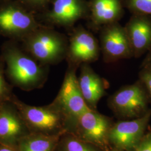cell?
Returning a JSON list of instances; mask_svg holds the SVG:
<instances>
[{"label": "cell", "instance_id": "1", "mask_svg": "<svg viewBox=\"0 0 151 151\" xmlns=\"http://www.w3.org/2000/svg\"><path fill=\"white\" fill-rule=\"evenodd\" d=\"M2 58L11 85L29 91L43 86L48 78L49 66L42 65L13 42L4 44Z\"/></svg>", "mask_w": 151, "mask_h": 151}, {"label": "cell", "instance_id": "2", "mask_svg": "<svg viewBox=\"0 0 151 151\" xmlns=\"http://www.w3.org/2000/svg\"><path fill=\"white\" fill-rule=\"evenodd\" d=\"M22 41L24 49L42 65H56L66 58L68 39L52 27L42 25Z\"/></svg>", "mask_w": 151, "mask_h": 151}, {"label": "cell", "instance_id": "3", "mask_svg": "<svg viewBox=\"0 0 151 151\" xmlns=\"http://www.w3.org/2000/svg\"><path fill=\"white\" fill-rule=\"evenodd\" d=\"M11 101L16 105L31 133L60 135L68 132L63 114L54 104L44 106L27 104L14 95Z\"/></svg>", "mask_w": 151, "mask_h": 151}, {"label": "cell", "instance_id": "4", "mask_svg": "<svg viewBox=\"0 0 151 151\" xmlns=\"http://www.w3.org/2000/svg\"><path fill=\"white\" fill-rule=\"evenodd\" d=\"M77 70L75 67L68 66L60 91L52 102L63 114L68 132L81 114L92 109L81 93L76 76Z\"/></svg>", "mask_w": 151, "mask_h": 151}, {"label": "cell", "instance_id": "5", "mask_svg": "<svg viewBox=\"0 0 151 151\" xmlns=\"http://www.w3.org/2000/svg\"><path fill=\"white\" fill-rule=\"evenodd\" d=\"M148 95L139 80L122 87L112 95L109 105L115 112L128 118H139L148 111Z\"/></svg>", "mask_w": 151, "mask_h": 151}, {"label": "cell", "instance_id": "6", "mask_svg": "<svg viewBox=\"0 0 151 151\" xmlns=\"http://www.w3.org/2000/svg\"><path fill=\"white\" fill-rule=\"evenodd\" d=\"M100 52V44L91 32L81 25L73 28L65 58L68 66L78 68L82 64L94 62Z\"/></svg>", "mask_w": 151, "mask_h": 151}, {"label": "cell", "instance_id": "7", "mask_svg": "<svg viewBox=\"0 0 151 151\" xmlns=\"http://www.w3.org/2000/svg\"><path fill=\"white\" fill-rule=\"evenodd\" d=\"M99 32L100 46L105 62L114 63L133 57L125 29L119 22L106 25Z\"/></svg>", "mask_w": 151, "mask_h": 151}, {"label": "cell", "instance_id": "8", "mask_svg": "<svg viewBox=\"0 0 151 151\" xmlns=\"http://www.w3.org/2000/svg\"><path fill=\"white\" fill-rule=\"evenodd\" d=\"M42 25L32 15L17 6L0 9V34L4 36L22 41Z\"/></svg>", "mask_w": 151, "mask_h": 151}, {"label": "cell", "instance_id": "9", "mask_svg": "<svg viewBox=\"0 0 151 151\" xmlns=\"http://www.w3.org/2000/svg\"><path fill=\"white\" fill-rule=\"evenodd\" d=\"M52 8L44 15V20L50 27L73 28L76 22L89 16L86 0H53Z\"/></svg>", "mask_w": 151, "mask_h": 151}, {"label": "cell", "instance_id": "10", "mask_svg": "<svg viewBox=\"0 0 151 151\" xmlns=\"http://www.w3.org/2000/svg\"><path fill=\"white\" fill-rule=\"evenodd\" d=\"M31 133L16 105L12 101L0 105V144L17 148Z\"/></svg>", "mask_w": 151, "mask_h": 151}, {"label": "cell", "instance_id": "11", "mask_svg": "<svg viewBox=\"0 0 151 151\" xmlns=\"http://www.w3.org/2000/svg\"><path fill=\"white\" fill-rule=\"evenodd\" d=\"M151 115V110H148L135 120L116 123L110 128L108 139L119 150H134L144 136Z\"/></svg>", "mask_w": 151, "mask_h": 151}, {"label": "cell", "instance_id": "12", "mask_svg": "<svg viewBox=\"0 0 151 151\" xmlns=\"http://www.w3.org/2000/svg\"><path fill=\"white\" fill-rule=\"evenodd\" d=\"M75 124L85 141L100 146L106 143L111 127L104 116L90 109L81 114L76 119Z\"/></svg>", "mask_w": 151, "mask_h": 151}, {"label": "cell", "instance_id": "13", "mask_svg": "<svg viewBox=\"0 0 151 151\" xmlns=\"http://www.w3.org/2000/svg\"><path fill=\"white\" fill-rule=\"evenodd\" d=\"M124 27L129 40L133 57L139 58L151 49V16L132 14Z\"/></svg>", "mask_w": 151, "mask_h": 151}, {"label": "cell", "instance_id": "14", "mask_svg": "<svg viewBox=\"0 0 151 151\" xmlns=\"http://www.w3.org/2000/svg\"><path fill=\"white\" fill-rule=\"evenodd\" d=\"M88 6V26L94 31L119 22L124 14L123 0H90Z\"/></svg>", "mask_w": 151, "mask_h": 151}, {"label": "cell", "instance_id": "15", "mask_svg": "<svg viewBox=\"0 0 151 151\" xmlns=\"http://www.w3.org/2000/svg\"><path fill=\"white\" fill-rule=\"evenodd\" d=\"M80 68V73L77 78L79 87L87 105L93 110L105 95V83L90 64H82Z\"/></svg>", "mask_w": 151, "mask_h": 151}, {"label": "cell", "instance_id": "16", "mask_svg": "<svg viewBox=\"0 0 151 151\" xmlns=\"http://www.w3.org/2000/svg\"><path fill=\"white\" fill-rule=\"evenodd\" d=\"M62 135H46L31 133L20 142L17 149L19 151H55Z\"/></svg>", "mask_w": 151, "mask_h": 151}, {"label": "cell", "instance_id": "17", "mask_svg": "<svg viewBox=\"0 0 151 151\" xmlns=\"http://www.w3.org/2000/svg\"><path fill=\"white\" fill-rule=\"evenodd\" d=\"M55 151H96L85 140H80L70 132H66L62 135Z\"/></svg>", "mask_w": 151, "mask_h": 151}, {"label": "cell", "instance_id": "18", "mask_svg": "<svg viewBox=\"0 0 151 151\" xmlns=\"http://www.w3.org/2000/svg\"><path fill=\"white\" fill-rule=\"evenodd\" d=\"M124 7L132 14L151 17V0H123Z\"/></svg>", "mask_w": 151, "mask_h": 151}, {"label": "cell", "instance_id": "19", "mask_svg": "<svg viewBox=\"0 0 151 151\" xmlns=\"http://www.w3.org/2000/svg\"><path fill=\"white\" fill-rule=\"evenodd\" d=\"M0 63V105L11 101L14 96L12 86L6 80L5 70Z\"/></svg>", "mask_w": 151, "mask_h": 151}, {"label": "cell", "instance_id": "20", "mask_svg": "<svg viewBox=\"0 0 151 151\" xmlns=\"http://www.w3.org/2000/svg\"><path fill=\"white\" fill-rule=\"evenodd\" d=\"M139 80L145 87L151 102V62L140 65Z\"/></svg>", "mask_w": 151, "mask_h": 151}, {"label": "cell", "instance_id": "21", "mask_svg": "<svg viewBox=\"0 0 151 151\" xmlns=\"http://www.w3.org/2000/svg\"><path fill=\"white\" fill-rule=\"evenodd\" d=\"M135 151H151V133L143 136Z\"/></svg>", "mask_w": 151, "mask_h": 151}, {"label": "cell", "instance_id": "22", "mask_svg": "<svg viewBox=\"0 0 151 151\" xmlns=\"http://www.w3.org/2000/svg\"><path fill=\"white\" fill-rule=\"evenodd\" d=\"M27 4L32 6V7L37 9L45 8L49 2L53 0H24Z\"/></svg>", "mask_w": 151, "mask_h": 151}, {"label": "cell", "instance_id": "23", "mask_svg": "<svg viewBox=\"0 0 151 151\" xmlns=\"http://www.w3.org/2000/svg\"><path fill=\"white\" fill-rule=\"evenodd\" d=\"M0 151H19L17 148L0 144Z\"/></svg>", "mask_w": 151, "mask_h": 151}, {"label": "cell", "instance_id": "24", "mask_svg": "<svg viewBox=\"0 0 151 151\" xmlns=\"http://www.w3.org/2000/svg\"><path fill=\"white\" fill-rule=\"evenodd\" d=\"M150 62H151V49L147 53L146 57L143 60L141 65H145Z\"/></svg>", "mask_w": 151, "mask_h": 151}, {"label": "cell", "instance_id": "25", "mask_svg": "<svg viewBox=\"0 0 151 151\" xmlns=\"http://www.w3.org/2000/svg\"><path fill=\"white\" fill-rule=\"evenodd\" d=\"M117 151V150H116V151Z\"/></svg>", "mask_w": 151, "mask_h": 151}]
</instances>
